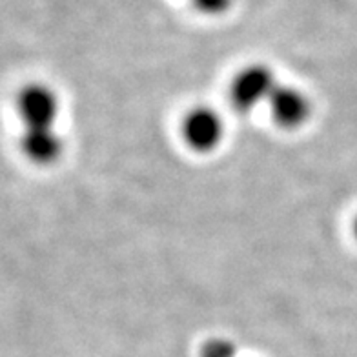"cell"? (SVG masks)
I'll return each mask as SVG.
<instances>
[{"mask_svg": "<svg viewBox=\"0 0 357 357\" xmlns=\"http://www.w3.org/2000/svg\"><path fill=\"white\" fill-rule=\"evenodd\" d=\"M192 4L204 15H221L231 6V0H192Z\"/></svg>", "mask_w": 357, "mask_h": 357, "instance_id": "cell-7", "label": "cell"}, {"mask_svg": "<svg viewBox=\"0 0 357 357\" xmlns=\"http://www.w3.org/2000/svg\"><path fill=\"white\" fill-rule=\"evenodd\" d=\"M20 144L24 155L40 166L56 162L64 151V141L55 128H28L24 130Z\"/></svg>", "mask_w": 357, "mask_h": 357, "instance_id": "cell-5", "label": "cell"}, {"mask_svg": "<svg viewBox=\"0 0 357 357\" xmlns=\"http://www.w3.org/2000/svg\"><path fill=\"white\" fill-rule=\"evenodd\" d=\"M268 108L273 121L282 128L296 130L308 121L312 113V102L308 95L296 86L279 84L268 100Z\"/></svg>", "mask_w": 357, "mask_h": 357, "instance_id": "cell-4", "label": "cell"}, {"mask_svg": "<svg viewBox=\"0 0 357 357\" xmlns=\"http://www.w3.org/2000/svg\"><path fill=\"white\" fill-rule=\"evenodd\" d=\"M183 137L190 148L199 153L213 151L225 137V121L210 106H197L184 117Z\"/></svg>", "mask_w": 357, "mask_h": 357, "instance_id": "cell-3", "label": "cell"}, {"mask_svg": "<svg viewBox=\"0 0 357 357\" xmlns=\"http://www.w3.org/2000/svg\"><path fill=\"white\" fill-rule=\"evenodd\" d=\"M279 80L272 70L263 64H254L235 77L230 88V99L235 109L248 113L261 104H268Z\"/></svg>", "mask_w": 357, "mask_h": 357, "instance_id": "cell-1", "label": "cell"}, {"mask_svg": "<svg viewBox=\"0 0 357 357\" xmlns=\"http://www.w3.org/2000/svg\"><path fill=\"white\" fill-rule=\"evenodd\" d=\"M201 357H237V347H235V343L230 341V339H210L202 347Z\"/></svg>", "mask_w": 357, "mask_h": 357, "instance_id": "cell-6", "label": "cell"}, {"mask_svg": "<svg viewBox=\"0 0 357 357\" xmlns=\"http://www.w3.org/2000/svg\"><path fill=\"white\" fill-rule=\"evenodd\" d=\"M17 108L24 130L28 128H55L61 113L59 95L46 84H29L20 91Z\"/></svg>", "mask_w": 357, "mask_h": 357, "instance_id": "cell-2", "label": "cell"}, {"mask_svg": "<svg viewBox=\"0 0 357 357\" xmlns=\"http://www.w3.org/2000/svg\"><path fill=\"white\" fill-rule=\"evenodd\" d=\"M354 231H356V237H357V219H356V222H354Z\"/></svg>", "mask_w": 357, "mask_h": 357, "instance_id": "cell-8", "label": "cell"}]
</instances>
